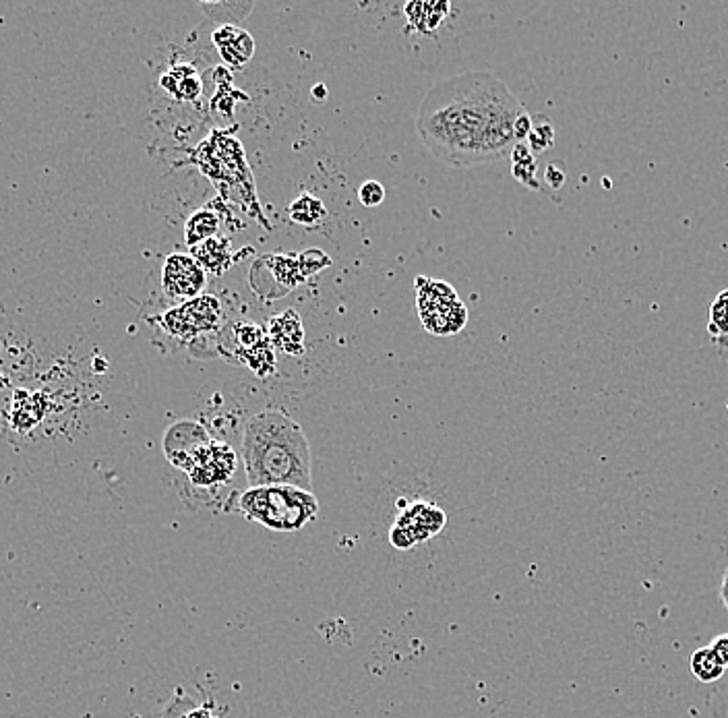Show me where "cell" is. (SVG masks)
Segmentation results:
<instances>
[{
	"mask_svg": "<svg viewBox=\"0 0 728 718\" xmlns=\"http://www.w3.org/2000/svg\"><path fill=\"white\" fill-rule=\"evenodd\" d=\"M526 108L489 71H464L435 83L422 98L416 133L429 152L455 168L511 156L515 121Z\"/></svg>",
	"mask_w": 728,
	"mask_h": 718,
	"instance_id": "obj_1",
	"label": "cell"
},
{
	"mask_svg": "<svg viewBox=\"0 0 728 718\" xmlns=\"http://www.w3.org/2000/svg\"><path fill=\"white\" fill-rule=\"evenodd\" d=\"M242 462L251 487H298L313 491L311 445L302 427L282 408H267L242 435Z\"/></svg>",
	"mask_w": 728,
	"mask_h": 718,
	"instance_id": "obj_2",
	"label": "cell"
},
{
	"mask_svg": "<svg viewBox=\"0 0 728 718\" xmlns=\"http://www.w3.org/2000/svg\"><path fill=\"white\" fill-rule=\"evenodd\" d=\"M238 512L276 532H298L317 520L319 501L298 487H251L238 497Z\"/></svg>",
	"mask_w": 728,
	"mask_h": 718,
	"instance_id": "obj_3",
	"label": "cell"
},
{
	"mask_svg": "<svg viewBox=\"0 0 728 718\" xmlns=\"http://www.w3.org/2000/svg\"><path fill=\"white\" fill-rule=\"evenodd\" d=\"M416 309L422 325L435 336L460 334L468 321V309L447 282L416 278Z\"/></svg>",
	"mask_w": 728,
	"mask_h": 718,
	"instance_id": "obj_4",
	"label": "cell"
},
{
	"mask_svg": "<svg viewBox=\"0 0 728 718\" xmlns=\"http://www.w3.org/2000/svg\"><path fill=\"white\" fill-rule=\"evenodd\" d=\"M447 524V514L431 501H416L393 522L389 530V543L398 551H410L420 543L431 541L441 534Z\"/></svg>",
	"mask_w": 728,
	"mask_h": 718,
	"instance_id": "obj_5",
	"label": "cell"
},
{
	"mask_svg": "<svg viewBox=\"0 0 728 718\" xmlns=\"http://www.w3.org/2000/svg\"><path fill=\"white\" fill-rule=\"evenodd\" d=\"M222 307L216 296H197L193 301L180 303L178 307L166 311L158 323L170 336L176 338H197L201 334L216 332L220 327Z\"/></svg>",
	"mask_w": 728,
	"mask_h": 718,
	"instance_id": "obj_6",
	"label": "cell"
},
{
	"mask_svg": "<svg viewBox=\"0 0 728 718\" xmlns=\"http://www.w3.org/2000/svg\"><path fill=\"white\" fill-rule=\"evenodd\" d=\"M236 472V454L228 443L214 441L205 443L197 452L191 468L187 470L189 481L201 489H214L228 483Z\"/></svg>",
	"mask_w": 728,
	"mask_h": 718,
	"instance_id": "obj_7",
	"label": "cell"
},
{
	"mask_svg": "<svg viewBox=\"0 0 728 718\" xmlns=\"http://www.w3.org/2000/svg\"><path fill=\"white\" fill-rule=\"evenodd\" d=\"M162 288L172 301H193L205 288L203 267L191 255H170L162 267Z\"/></svg>",
	"mask_w": 728,
	"mask_h": 718,
	"instance_id": "obj_8",
	"label": "cell"
},
{
	"mask_svg": "<svg viewBox=\"0 0 728 718\" xmlns=\"http://www.w3.org/2000/svg\"><path fill=\"white\" fill-rule=\"evenodd\" d=\"M211 437L195 421H180L172 425L164 437V454L172 466L187 472L197 456V452Z\"/></svg>",
	"mask_w": 728,
	"mask_h": 718,
	"instance_id": "obj_9",
	"label": "cell"
},
{
	"mask_svg": "<svg viewBox=\"0 0 728 718\" xmlns=\"http://www.w3.org/2000/svg\"><path fill=\"white\" fill-rule=\"evenodd\" d=\"M234 340L238 342L242 363H247V367L255 369L259 375H265L273 369L271 344L261 327L240 323L234 327Z\"/></svg>",
	"mask_w": 728,
	"mask_h": 718,
	"instance_id": "obj_10",
	"label": "cell"
},
{
	"mask_svg": "<svg viewBox=\"0 0 728 718\" xmlns=\"http://www.w3.org/2000/svg\"><path fill=\"white\" fill-rule=\"evenodd\" d=\"M211 40H214L222 61L230 67H245L255 54V40L251 38V34H247L242 27H236L234 23H222L214 36H211Z\"/></svg>",
	"mask_w": 728,
	"mask_h": 718,
	"instance_id": "obj_11",
	"label": "cell"
},
{
	"mask_svg": "<svg viewBox=\"0 0 728 718\" xmlns=\"http://www.w3.org/2000/svg\"><path fill=\"white\" fill-rule=\"evenodd\" d=\"M191 257L203 267L205 274L209 272V274L220 276L232 263L230 241L228 238H220V236L209 238V241L191 249Z\"/></svg>",
	"mask_w": 728,
	"mask_h": 718,
	"instance_id": "obj_12",
	"label": "cell"
},
{
	"mask_svg": "<svg viewBox=\"0 0 728 718\" xmlns=\"http://www.w3.org/2000/svg\"><path fill=\"white\" fill-rule=\"evenodd\" d=\"M269 338L271 342L280 346L282 350L290 354H300L302 346H305V332H302L300 319L296 311H286L280 317H276L269 325Z\"/></svg>",
	"mask_w": 728,
	"mask_h": 718,
	"instance_id": "obj_13",
	"label": "cell"
},
{
	"mask_svg": "<svg viewBox=\"0 0 728 718\" xmlns=\"http://www.w3.org/2000/svg\"><path fill=\"white\" fill-rule=\"evenodd\" d=\"M166 92L178 100H195L201 94V81L189 65H178L162 77Z\"/></svg>",
	"mask_w": 728,
	"mask_h": 718,
	"instance_id": "obj_14",
	"label": "cell"
},
{
	"mask_svg": "<svg viewBox=\"0 0 728 718\" xmlns=\"http://www.w3.org/2000/svg\"><path fill=\"white\" fill-rule=\"evenodd\" d=\"M406 17L412 27H416L420 34L431 36L435 29L443 23L449 13L447 3H410L406 5Z\"/></svg>",
	"mask_w": 728,
	"mask_h": 718,
	"instance_id": "obj_15",
	"label": "cell"
},
{
	"mask_svg": "<svg viewBox=\"0 0 728 718\" xmlns=\"http://www.w3.org/2000/svg\"><path fill=\"white\" fill-rule=\"evenodd\" d=\"M706 332L718 350H728V288L718 292L710 305Z\"/></svg>",
	"mask_w": 728,
	"mask_h": 718,
	"instance_id": "obj_16",
	"label": "cell"
},
{
	"mask_svg": "<svg viewBox=\"0 0 728 718\" xmlns=\"http://www.w3.org/2000/svg\"><path fill=\"white\" fill-rule=\"evenodd\" d=\"M218 228H220V218L214 212H209V209H199V212H195L185 224V241L193 249L209 241V238H214Z\"/></svg>",
	"mask_w": 728,
	"mask_h": 718,
	"instance_id": "obj_17",
	"label": "cell"
},
{
	"mask_svg": "<svg viewBox=\"0 0 728 718\" xmlns=\"http://www.w3.org/2000/svg\"><path fill=\"white\" fill-rule=\"evenodd\" d=\"M689 669H691L693 677L700 683H716L726 673V669L718 663V658L714 656L710 646L697 648L689 656Z\"/></svg>",
	"mask_w": 728,
	"mask_h": 718,
	"instance_id": "obj_18",
	"label": "cell"
},
{
	"mask_svg": "<svg viewBox=\"0 0 728 718\" xmlns=\"http://www.w3.org/2000/svg\"><path fill=\"white\" fill-rule=\"evenodd\" d=\"M325 205L313 195H300L290 205V218L302 226H315L325 218Z\"/></svg>",
	"mask_w": 728,
	"mask_h": 718,
	"instance_id": "obj_19",
	"label": "cell"
},
{
	"mask_svg": "<svg viewBox=\"0 0 728 718\" xmlns=\"http://www.w3.org/2000/svg\"><path fill=\"white\" fill-rule=\"evenodd\" d=\"M511 160H513V176L518 181L530 189H538L536 178H534V156L530 149L526 147V143H515L513 152H511Z\"/></svg>",
	"mask_w": 728,
	"mask_h": 718,
	"instance_id": "obj_20",
	"label": "cell"
},
{
	"mask_svg": "<svg viewBox=\"0 0 728 718\" xmlns=\"http://www.w3.org/2000/svg\"><path fill=\"white\" fill-rule=\"evenodd\" d=\"M553 141H555V129L549 118H546L544 114L532 116V129L524 141L526 147L532 152V156L544 152L546 147L553 145Z\"/></svg>",
	"mask_w": 728,
	"mask_h": 718,
	"instance_id": "obj_21",
	"label": "cell"
},
{
	"mask_svg": "<svg viewBox=\"0 0 728 718\" xmlns=\"http://www.w3.org/2000/svg\"><path fill=\"white\" fill-rule=\"evenodd\" d=\"M358 199L364 207H377L385 201V189L379 181H367L358 189Z\"/></svg>",
	"mask_w": 728,
	"mask_h": 718,
	"instance_id": "obj_22",
	"label": "cell"
},
{
	"mask_svg": "<svg viewBox=\"0 0 728 718\" xmlns=\"http://www.w3.org/2000/svg\"><path fill=\"white\" fill-rule=\"evenodd\" d=\"M710 650L714 652V656L718 658V663L728 669V634H720L712 640Z\"/></svg>",
	"mask_w": 728,
	"mask_h": 718,
	"instance_id": "obj_23",
	"label": "cell"
},
{
	"mask_svg": "<svg viewBox=\"0 0 728 718\" xmlns=\"http://www.w3.org/2000/svg\"><path fill=\"white\" fill-rule=\"evenodd\" d=\"M530 129H532V116L524 110V112L518 116V121H515V127H513L515 141H518V143H524V141H526V137L530 135Z\"/></svg>",
	"mask_w": 728,
	"mask_h": 718,
	"instance_id": "obj_24",
	"label": "cell"
},
{
	"mask_svg": "<svg viewBox=\"0 0 728 718\" xmlns=\"http://www.w3.org/2000/svg\"><path fill=\"white\" fill-rule=\"evenodd\" d=\"M720 601H722V605H724V609L728 613V567L724 570L722 582H720Z\"/></svg>",
	"mask_w": 728,
	"mask_h": 718,
	"instance_id": "obj_25",
	"label": "cell"
},
{
	"mask_svg": "<svg viewBox=\"0 0 728 718\" xmlns=\"http://www.w3.org/2000/svg\"><path fill=\"white\" fill-rule=\"evenodd\" d=\"M185 718H216L214 714H211L207 708H197L193 712H189Z\"/></svg>",
	"mask_w": 728,
	"mask_h": 718,
	"instance_id": "obj_26",
	"label": "cell"
},
{
	"mask_svg": "<svg viewBox=\"0 0 728 718\" xmlns=\"http://www.w3.org/2000/svg\"><path fill=\"white\" fill-rule=\"evenodd\" d=\"M726 412H728V404H726Z\"/></svg>",
	"mask_w": 728,
	"mask_h": 718,
	"instance_id": "obj_27",
	"label": "cell"
}]
</instances>
